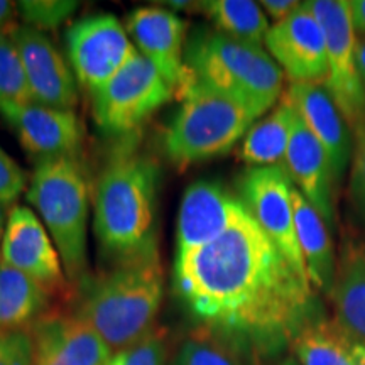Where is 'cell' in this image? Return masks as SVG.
Here are the masks:
<instances>
[{
	"label": "cell",
	"mask_w": 365,
	"mask_h": 365,
	"mask_svg": "<svg viewBox=\"0 0 365 365\" xmlns=\"http://www.w3.org/2000/svg\"><path fill=\"white\" fill-rule=\"evenodd\" d=\"M27 200L49 230L68 277H80L86 269L88 185L78 159H38Z\"/></svg>",
	"instance_id": "8992f818"
},
{
	"label": "cell",
	"mask_w": 365,
	"mask_h": 365,
	"mask_svg": "<svg viewBox=\"0 0 365 365\" xmlns=\"http://www.w3.org/2000/svg\"><path fill=\"white\" fill-rule=\"evenodd\" d=\"M175 282L186 308L210 330L264 354L291 345L322 314L317 289L245 205L218 239L176 257Z\"/></svg>",
	"instance_id": "6da1fadb"
},
{
	"label": "cell",
	"mask_w": 365,
	"mask_h": 365,
	"mask_svg": "<svg viewBox=\"0 0 365 365\" xmlns=\"http://www.w3.org/2000/svg\"><path fill=\"white\" fill-rule=\"evenodd\" d=\"M0 259L39 282L48 293L65 282L56 245L43 222L26 207H14L9 213Z\"/></svg>",
	"instance_id": "5bb4252c"
},
{
	"label": "cell",
	"mask_w": 365,
	"mask_h": 365,
	"mask_svg": "<svg viewBox=\"0 0 365 365\" xmlns=\"http://www.w3.org/2000/svg\"><path fill=\"white\" fill-rule=\"evenodd\" d=\"M301 4L303 2H296V0H264V2H261V7L274 21V24H277V22H282L291 14L298 11Z\"/></svg>",
	"instance_id": "d6a6232c"
},
{
	"label": "cell",
	"mask_w": 365,
	"mask_h": 365,
	"mask_svg": "<svg viewBox=\"0 0 365 365\" xmlns=\"http://www.w3.org/2000/svg\"><path fill=\"white\" fill-rule=\"evenodd\" d=\"M166 331L153 330L137 344L113 354L107 365H166Z\"/></svg>",
	"instance_id": "f1b7e54d"
},
{
	"label": "cell",
	"mask_w": 365,
	"mask_h": 365,
	"mask_svg": "<svg viewBox=\"0 0 365 365\" xmlns=\"http://www.w3.org/2000/svg\"><path fill=\"white\" fill-rule=\"evenodd\" d=\"M26 26L34 29H56L70 19L78 9V2L73 0H24L17 4Z\"/></svg>",
	"instance_id": "83f0119b"
},
{
	"label": "cell",
	"mask_w": 365,
	"mask_h": 365,
	"mask_svg": "<svg viewBox=\"0 0 365 365\" xmlns=\"http://www.w3.org/2000/svg\"><path fill=\"white\" fill-rule=\"evenodd\" d=\"M354 365H365V345L355 344Z\"/></svg>",
	"instance_id": "8d00e7d4"
},
{
	"label": "cell",
	"mask_w": 365,
	"mask_h": 365,
	"mask_svg": "<svg viewBox=\"0 0 365 365\" xmlns=\"http://www.w3.org/2000/svg\"><path fill=\"white\" fill-rule=\"evenodd\" d=\"M244 208L239 196L212 181H195L182 195L176 228V257L218 239Z\"/></svg>",
	"instance_id": "9a60e30c"
},
{
	"label": "cell",
	"mask_w": 365,
	"mask_h": 365,
	"mask_svg": "<svg viewBox=\"0 0 365 365\" xmlns=\"http://www.w3.org/2000/svg\"><path fill=\"white\" fill-rule=\"evenodd\" d=\"M198 9L217 26L218 33L249 44L262 46L271 29L261 4L250 0H208L200 2Z\"/></svg>",
	"instance_id": "d4e9b609"
},
{
	"label": "cell",
	"mask_w": 365,
	"mask_h": 365,
	"mask_svg": "<svg viewBox=\"0 0 365 365\" xmlns=\"http://www.w3.org/2000/svg\"><path fill=\"white\" fill-rule=\"evenodd\" d=\"M127 31L139 53L181 97L190 80L188 68L185 65L186 22L168 9L144 7L130 14Z\"/></svg>",
	"instance_id": "4fadbf2b"
},
{
	"label": "cell",
	"mask_w": 365,
	"mask_h": 365,
	"mask_svg": "<svg viewBox=\"0 0 365 365\" xmlns=\"http://www.w3.org/2000/svg\"><path fill=\"white\" fill-rule=\"evenodd\" d=\"M296 122V110L284 98L266 118L250 127L240 148V159L250 168L282 164Z\"/></svg>",
	"instance_id": "603a6c76"
},
{
	"label": "cell",
	"mask_w": 365,
	"mask_h": 365,
	"mask_svg": "<svg viewBox=\"0 0 365 365\" xmlns=\"http://www.w3.org/2000/svg\"><path fill=\"white\" fill-rule=\"evenodd\" d=\"M190 78L237 100L259 117L281 97L284 73L262 46L200 29L185 49Z\"/></svg>",
	"instance_id": "277c9868"
},
{
	"label": "cell",
	"mask_w": 365,
	"mask_h": 365,
	"mask_svg": "<svg viewBox=\"0 0 365 365\" xmlns=\"http://www.w3.org/2000/svg\"><path fill=\"white\" fill-rule=\"evenodd\" d=\"M33 352V335L29 333H0V365H31Z\"/></svg>",
	"instance_id": "f546056e"
},
{
	"label": "cell",
	"mask_w": 365,
	"mask_h": 365,
	"mask_svg": "<svg viewBox=\"0 0 365 365\" xmlns=\"http://www.w3.org/2000/svg\"><path fill=\"white\" fill-rule=\"evenodd\" d=\"M14 16V4L7 0H0V33L9 29V22Z\"/></svg>",
	"instance_id": "e575fe53"
},
{
	"label": "cell",
	"mask_w": 365,
	"mask_h": 365,
	"mask_svg": "<svg viewBox=\"0 0 365 365\" xmlns=\"http://www.w3.org/2000/svg\"><path fill=\"white\" fill-rule=\"evenodd\" d=\"M181 97L164 137L166 156L178 166L227 154L259 118L245 105L191 78Z\"/></svg>",
	"instance_id": "5b68a950"
},
{
	"label": "cell",
	"mask_w": 365,
	"mask_h": 365,
	"mask_svg": "<svg viewBox=\"0 0 365 365\" xmlns=\"http://www.w3.org/2000/svg\"><path fill=\"white\" fill-rule=\"evenodd\" d=\"M357 63L360 75H362V80L365 83V38H359L357 41Z\"/></svg>",
	"instance_id": "d590c367"
},
{
	"label": "cell",
	"mask_w": 365,
	"mask_h": 365,
	"mask_svg": "<svg viewBox=\"0 0 365 365\" xmlns=\"http://www.w3.org/2000/svg\"><path fill=\"white\" fill-rule=\"evenodd\" d=\"M354 161H352V180H350V188H352L354 202L360 212L365 215V134L357 137V143L354 148Z\"/></svg>",
	"instance_id": "1f68e13d"
},
{
	"label": "cell",
	"mask_w": 365,
	"mask_h": 365,
	"mask_svg": "<svg viewBox=\"0 0 365 365\" xmlns=\"http://www.w3.org/2000/svg\"><path fill=\"white\" fill-rule=\"evenodd\" d=\"M19 137L22 148L38 159L76 158L83 129L73 110L29 103L4 117Z\"/></svg>",
	"instance_id": "d6986e66"
},
{
	"label": "cell",
	"mask_w": 365,
	"mask_h": 365,
	"mask_svg": "<svg viewBox=\"0 0 365 365\" xmlns=\"http://www.w3.org/2000/svg\"><path fill=\"white\" fill-rule=\"evenodd\" d=\"M327 38L328 76L325 88L355 137L365 134V83L357 63V41L349 0H309Z\"/></svg>",
	"instance_id": "52a82bcc"
},
{
	"label": "cell",
	"mask_w": 365,
	"mask_h": 365,
	"mask_svg": "<svg viewBox=\"0 0 365 365\" xmlns=\"http://www.w3.org/2000/svg\"><path fill=\"white\" fill-rule=\"evenodd\" d=\"M70 66L88 91L98 90L139 53L125 27L110 14L85 17L66 33Z\"/></svg>",
	"instance_id": "9c48e42d"
},
{
	"label": "cell",
	"mask_w": 365,
	"mask_h": 365,
	"mask_svg": "<svg viewBox=\"0 0 365 365\" xmlns=\"http://www.w3.org/2000/svg\"><path fill=\"white\" fill-rule=\"evenodd\" d=\"M277 365H299V364L296 362L294 359H286V360H282V362H279Z\"/></svg>",
	"instance_id": "f35d334b"
},
{
	"label": "cell",
	"mask_w": 365,
	"mask_h": 365,
	"mask_svg": "<svg viewBox=\"0 0 365 365\" xmlns=\"http://www.w3.org/2000/svg\"><path fill=\"white\" fill-rule=\"evenodd\" d=\"M264 44L291 83L325 85L327 38L304 2L287 19L271 26Z\"/></svg>",
	"instance_id": "8fae6325"
},
{
	"label": "cell",
	"mask_w": 365,
	"mask_h": 365,
	"mask_svg": "<svg viewBox=\"0 0 365 365\" xmlns=\"http://www.w3.org/2000/svg\"><path fill=\"white\" fill-rule=\"evenodd\" d=\"M335 319L365 345V242L346 239L336 261L335 277L328 291Z\"/></svg>",
	"instance_id": "ffe728a7"
},
{
	"label": "cell",
	"mask_w": 365,
	"mask_h": 365,
	"mask_svg": "<svg viewBox=\"0 0 365 365\" xmlns=\"http://www.w3.org/2000/svg\"><path fill=\"white\" fill-rule=\"evenodd\" d=\"M173 365H245L242 346L220 333H196L181 345Z\"/></svg>",
	"instance_id": "4316f807"
},
{
	"label": "cell",
	"mask_w": 365,
	"mask_h": 365,
	"mask_svg": "<svg viewBox=\"0 0 365 365\" xmlns=\"http://www.w3.org/2000/svg\"><path fill=\"white\" fill-rule=\"evenodd\" d=\"M7 207H9V205L0 203V250H2V239H4V232H6Z\"/></svg>",
	"instance_id": "74e56055"
},
{
	"label": "cell",
	"mask_w": 365,
	"mask_h": 365,
	"mask_svg": "<svg viewBox=\"0 0 365 365\" xmlns=\"http://www.w3.org/2000/svg\"><path fill=\"white\" fill-rule=\"evenodd\" d=\"M159 170L137 153L117 154L97 181L93 228L105 252L118 261L158 249L156 215Z\"/></svg>",
	"instance_id": "7a4b0ae2"
},
{
	"label": "cell",
	"mask_w": 365,
	"mask_h": 365,
	"mask_svg": "<svg viewBox=\"0 0 365 365\" xmlns=\"http://www.w3.org/2000/svg\"><path fill=\"white\" fill-rule=\"evenodd\" d=\"M26 175L19 164L0 148V203L11 205L22 193Z\"/></svg>",
	"instance_id": "4dcf8cb0"
},
{
	"label": "cell",
	"mask_w": 365,
	"mask_h": 365,
	"mask_svg": "<svg viewBox=\"0 0 365 365\" xmlns=\"http://www.w3.org/2000/svg\"><path fill=\"white\" fill-rule=\"evenodd\" d=\"M164 296L158 249L122 261L86 291L78 317L112 352L137 344L154 330Z\"/></svg>",
	"instance_id": "3957f363"
},
{
	"label": "cell",
	"mask_w": 365,
	"mask_h": 365,
	"mask_svg": "<svg viewBox=\"0 0 365 365\" xmlns=\"http://www.w3.org/2000/svg\"><path fill=\"white\" fill-rule=\"evenodd\" d=\"M355 341L335 318L318 314L291 341L299 365H354Z\"/></svg>",
	"instance_id": "7402d4cb"
},
{
	"label": "cell",
	"mask_w": 365,
	"mask_h": 365,
	"mask_svg": "<svg viewBox=\"0 0 365 365\" xmlns=\"http://www.w3.org/2000/svg\"><path fill=\"white\" fill-rule=\"evenodd\" d=\"M284 98L327 150L333 175L339 181L349 166L350 156H354L352 130L325 85L291 83Z\"/></svg>",
	"instance_id": "2e32d148"
},
{
	"label": "cell",
	"mask_w": 365,
	"mask_h": 365,
	"mask_svg": "<svg viewBox=\"0 0 365 365\" xmlns=\"http://www.w3.org/2000/svg\"><path fill=\"white\" fill-rule=\"evenodd\" d=\"M349 11L355 33L365 38V0H349Z\"/></svg>",
	"instance_id": "836d02e7"
},
{
	"label": "cell",
	"mask_w": 365,
	"mask_h": 365,
	"mask_svg": "<svg viewBox=\"0 0 365 365\" xmlns=\"http://www.w3.org/2000/svg\"><path fill=\"white\" fill-rule=\"evenodd\" d=\"M34 103L21 54L9 34L0 33V113L2 117Z\"/></svg>",
	"instance_id": "484cf974"
},
{
	"label": "cell",
	"mask_w": 365,
	"mask_h": 365,
	"mask_svg": "<svg viewBox=\"0 0 365 365\" xmlns=\"http://www.w3.org/2000/svg\"><path fill=\"white\" fill-rule=\"evenodd\" d=\"M296 186L313 208L322 215L328 227L335 223V205H333V175L327 150L322 148L304 122L296 113L293 134L284 161L281 164Z\"/></svg>",
	"instance_id": "ac0fdd59"
},
{
	"label": "cell",
	"mask_w": 365,
	"mask_h": 365,
	"mask_svg": "<svg viewBox=\"0 0 365 365\" xmlns=\"http://www.w3.org/2000/svg\"><path fill=\"white\" fill-rule=\"evenodd\" d=\"M294 212V228L298 245L307 266L309 281L317 291L328 293L335 277L336 259L327 222L313 208V205L296 190L291 191Z\"/></svg>",
	"instance_id": "44dd1931"
},
{
	"label": "cell",
	"mask_w": 365,
	"mask_h": 365,
	"mask_svg": "<svg viewBox=\"0 0 365 365\" xmlns=\"http://www.w3.org/2000/svg\"><path fill=\"white\" fill-rule=\"evenodd\" d=\"M48 291L0 259V333L22 331L46 308Z\"/></svg>",
	"instance_id": "cb8c5ba5"
},
{
	"label": "cell",
	"mask_w": 365,
	"mask_h": 365,
	"mask_svg": "<svg viewBox=\"0 0 365 365\" xmlns=\"http://www.w3.org/2000/svg\"><path fill=\"white\" fill-rule=\"evenodd\" d=\"M291 191L293 182L281 164L250 168L240 180L242 203L291 266L309 281L296 237Z\"/></svg>",
	"instance_id": "30bf717a"
},
{
	"label": "cell",
	"mask_w": 365,
	"mask_h": 365,
	"mask_svg": "<svg viewBox=\"0 0 365 365\" xmlns=\"http://www.w3.org/2000/svg\"><path fill=\"white\" fill-rule=\"evenodd\" d=\"M21 54L34 103L73 110L78 102L76 76L48 36L29 26L7 29Z\"/></svg>",
	"instance_id": "7c38bea8"
},
{
	"label": "cell",
	"mask_w": 365,
	"mask_h": 365,
	"mask_svg": "<svg viewBox=\"0 0 365 365\" xmlns=\"http://www.w3.org/2000/svg\"><path fill=\"white\" fill-rule=\"evenodd\" d=\"M173 93L161 73L137 53L113 78L91 91L93 117L107 134H130L170 102Z\"/></svg>",
	"instance_id": "ba28073f"
},
{
	"label": "cell",
	"mask_w": 365,
	"mask_h": 365,
	"mask_svg": "<svg viewBox=\"0 0 365 365\" xmlns=\"http://www.w3.org/2000/svg\"><path fill=\"white\" fill-rule=\"evenodd\" d=\"M33 344L31 365H107L113 355L78 314L43 319L34 328Z\"/></svg>",
	"instance_id": "e0dca14e"
}]
</instances>
